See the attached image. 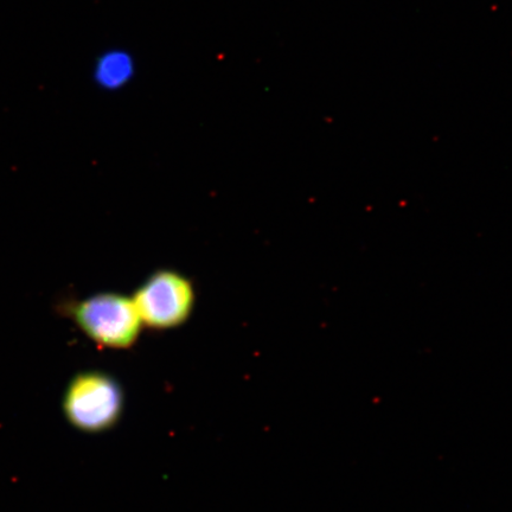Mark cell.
<instances>
[{"instance_id": "cell-1", "label": "cell", "mask_w": 512, "mask_h": 512, "mask_svg": "<svg viewBox=\"0 0 512 512\" xmlns=\"http://www.w3.org/2000/svg\"><path fill=\"white\" fill-rule=\"evenodd\" d=\"M61 312L102 348L125 350L133 347L142 334L132 297L120 293H99L87 299L62 305Z\"/></svg>"}, {"instance_id": "cell-2", "label": "cell", "mask_w": 512, "mask_h": 512, "mask_svg": "<svg viewBox=\"0 0 512 512\" xmlns=\"http://www.w3.org/2000/svg\"><path fill=\"white\" fill-rule=\"evenodd\" d=\"M123 408V389L102 371L76 375L63 398V411L70 424L87 433L110 430L120 419Z\"/></svg>"}, {"instance_id": "cell-3", "label": "cell", "mask_w": 512, "mask_h": 512, "mask_svg": "<svg viewBox=\"0 0 512 512\" xmlns=\"http://www.w3.org/2000/svg\"><path fill=\"white\" fill-rule=\"evenodd\" d=\"M132 300L143 326L165 331L188 322L194 311L196 291L185 275L160 270L137 288Z\"/></svg>"}, {"instance_id": "cell-4", "label": "cell", "mask_w": 512, "mask_h": 512, "mask_svg": "<svg viewBox=\"0 0 512 512\" xmlns=\"http://www.w3.org/2000/svg\"><path fill=\"white\" fill-rule=\"evenodd\" d=\"M136 75V57L131 51L118 47L102 51L92 68L94 85L108 93L123 91L131 85Z\"/></svg>"}]
</instances>
